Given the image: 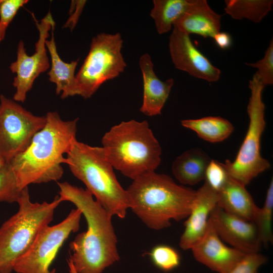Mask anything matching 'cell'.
Wrapping results in <instances>:
<instances>
[{
    "instance_id": "1",
    "label": "cell",
    "mask_w": 273,
    "mask_h": 273,
    "mask_svg": "<svg viewBox=\"0 0 273 273\" xmlns=\"http://www.w3.org/2000/svg\"><path fill=\"white\" fill-rule=\"evenodd\" d=\"M62 201L72 203L86 221L87 230L69 244L70 255L77 273H102L120 259L112 217L86 189L67 182L57 183Z\"/></svg>"
},
{
    "instance_id": "2",
    "label": "cell",
    "mask_w": 273,
    "mask_h": 273,
    "mask_svg": "<svg viewBox=\"0 0 273 273\" xmlns=\"http://www.w3.org/2000/svg\"><path fill=\"white\" fill-rule=\"evenodd\" d=\"M43 127L33 136L22 153L8 162L18 188L22 191L32 184L60 179L64 173V157L76 140L78 118L64 121L57 112L45 116Z\"/></svg>"
},
{
    "instance_id": "3",
    "label": "cell",
    "mask_w": 273,
    "mask_h": 273,
    "mask_svg": "<svg viewBox=\"0 0 273 273\" xmlns=\"http://www.w3.org/2000/svg\"><path fill=\"white\" fill-rule=\"evenodd\" d=\"M132 180L126 190L129 209L148 228L161 230L189 216L196 191L155 171Z\"/></svg>"
},
{
    "instance_id": "4",
    "label": "cell",
    "mask_w": 273,
    "mask_h": 273,
    "mask_svg": "<svg viewBox=\"0 0 273 273\" xmlns=\"http://www.w3.org/2000/svg\"><path fill=\"white\" fill-rule=\"evenodd\" d=\"M101 142L113 168L132 180L155 171L161 161V147L146 120L122 121Z\"/></svg>"
},
{
    "instance_id": "5",
    "label": "cell",
    "mask_w": 273,
    "mask_h": 273,
    "mask_svg": "<svg viewBox=\"0 0 273 273\" xmlns=\"http://www.w3.org/2000/svg\"><path fill=\"white\" fill-rule=\"evenodd\" d=\"M66 159L72 173L111 215L125 217L129 209L127 192L117 180L102 147L76 140Z\"/></svg>"
},
{
    "instance_id": "6",
    "label": "cell",
    "mask_w": 273,
    "mask_h": 273,
    "mask_svg": "<svg viewBox=\"0 0 273 273\" xmlns=\"http://www.w3.org/2000/svg\"><path fill=\"white\" fill-rule=\"evenodd\" d=\"M63 202L59 196L51 202H32L28 187L17 203L18 211L0 228V273H12L15 262L30 248L40 231L53 219Z\"/></svg>"
},
{
    "instance_id": "7",
    "label": "cell",
    "mask_w": 273,
    "mask_h": 273,
    "mask_svg": "<svg viewBox=\"0 0 273 273\" xmlns=\"http://www.w3.org/2000/svg\"><path fill=\"white\" fill-rule=\"evenodd\" d=\"M249 87L250 97L247 109L249 123L246 134L235 160H226L222 163L229 176L245 186L270 167L269 162L260 154L261 138L265 127L262 98L264 86L254 75Z\"/></svg>"
},
{
    "instance_id": "8",
    "label": "cell",
    "mask_w": 273,
    "mask_h": 273,
    "mask_svg": "<svg viewBox=\"0 0 273 273\" xmlns=\"http://www.w3.org/2000/svg\"><path fill=\"white\" fill-rule=\"evenodd\" d=\"M120 33H101L92 38L87 55L76 74L77 95L91 97L106 81L118 77L126 64Z\"/></svg>"
},
{
    "instance_id": "9",
    "label": "cell",
    "mask_w": 273,
    "mask_h": 273,
    "mask_svg": "<svg viewBox=\"0 0 273 273\" xmlns=\"http://www.w3.org/2000/svg\"><path fill=\"white\" fill-rule=\"evenodd\" d=\"M81 211L71 210L67 217L57 224L43 228L34 242L15 262L13 271L17 273H56L50 267L59 250L69 235L80 228Z\"/></svg>"
},
{
    "instance_id": "10",
    "label": "cell",
    "mask_w": 273,
    "mask_h": 273,
    "mask_svg": "<svg viewBox=\"0 0 273 273\" xmlns=\"http://www.w3.org/2000/svg\"><path fill=\"white\" fill-rule=\"evenodd\" d=\"M46 122L13 100L0 95V155L7 163L23 152Z\"/></svg>"
},
{
    "instance_id": "11",
    "label": "cell",
    "mask_w": 273,
    "mask_h": 273,
    "mask_svg": "<svg viewBox=\"0 0 273 273\" xmlns=\"http://www.w3.org/2000/svg\"><path fill=\"white\" fill-rule=\"evenodd\" d=\"M33 17L39 33L35 44V52L29 56L26 51L23 41H20L17 47L16 60L10 66L11 72L16 74L13 84L16 88L13 100L16 102L25 101L27 94L32 88L36 78L50 67L46 41L49 37L50 31L55 25V21L50 12L39 22L34 16Z\"/></svg>"
},
{
    "instance_id": "12",
    "label": "cell",
    "mask_w": 273,
    "mask_h": 273,
    "mask_svg": "<svg viewBox=\"0 0 273 273\" xmlns=\"http://www.w3.org/2000/svg\"><path fill=\"white\" fill-rule=\"evenodd\" d=\"M169 50L177 69L208 82L219 80L220 70L195 47L187 33L173 28L169 37Z\"/></svg>"
},
{
    "instance_id": "13",
    "label": "cell",
    "mask_w": 273,
    "mask_h": 273,
    "mask_svg": "<svg viewBox=\"0 0 273 273\" xmlns=\"http://www.w3.org/2000/svg\"><path fill=\"white\" fill-rule=\"evenodd\" d=\"M209 219L221 240L246 255L258 253L262 244L254 222L231 215L217 205Z\"/></svg>"
},
{
    "instance_id": "14",
    "label": "cell",
    "mask_w": 273,
    "mask_h": 273,
    "mask_svg": "<svg viewBox=\"0 0 273 273\" xmlns=\"http://www.w3.org/2000/svg\"><path fill=\"white\" fill-rule=\"evenodd\" d=\"M191 250L196 260L218 273H230L246 255L225 245L209 219L205 233Z\"/></svg>"
},
{
    "instance_id": "15",
    "label": "cell",
    "mask_w": 273,
    "mask_h": 273,
    "mask_svg": "<svg viewBox=\"0 0 273 273\" xmlns=\"http://www.w3.org/2000/svg\"><path fill=\"white\" fill-rule=\"evenodd\" d=\"M217 203V192L205 181L196 191L190 213L184 223L179 246L191 249L203 236L207 230L210 214Z\"/></svg>"
},
{
    "instance_id": "16",
    "label": "cell",
    "mask_w": 273,
    "mask_h": 273,
    "mask_svg": "<svg viewBox=\"0 0 273 273\" xmlns=\"http://www.w3.org/2000/svg\"><path fill=\"white\" fill-rule=\"evenodd\" d=\"M139 66L143 80V98L140 111L148 116L160 115L174 84L173 78L163 81L156 75L149 54L142 55Z\"/></svg>"
},
{
    "instance_id": "17",
    "label": "cell",
    "mask_w": 273,
    "mask_h": 273,
    "mask_svg": "<svg viewBox=\"0 0 273 273\" xmlns=\"http://www.w3.org/2000/svg\"><path fill=\"white\" fill-rule=\"evenodd\" d=\"M221 16L214 12L206 0H190L185 13L173 27L190 35L212 37L220 32Z\"/></svg>"
},
{
    "instance_id": "18",
    "label": "cell",
    "mask_w": 273,
    "mask_h": 273,
    "mask_svg": "<svg viewBox=\"0 0 273 273\" xmlns=\"http://www.w3.org/2000/svg\"><path fill=\"white\" fill-rule=\"evenodd\" d=\"M245 187L228 176L223 186L217 192V205L231 215L254 222L259 207Z\"/></svg>"
},
{
    "instance_id": "19",
    "label": "cell",
    "mask_w": 273,
    "mask_h": 273,
    "mask_svg": "<svg viewBox=\"0 0 273 273\" xmlns=\"http://www.w3.org/2000/svg\"><path fill=\"white\" fill-rule=\"evenodd\" d=\"M55 25L51 29V39L46 41L47 49L51 57V69L48 74L49 80L56 84L57 95L62 99L77 95L75 71L79 59L69 63L62 60L58 54L54 37Z\"/></svg>"
},
{
    "instance_id": "20",
    "label": "cell",
    "mask_w": 273,
    "mask_h": 273,
    "mask_svg": "<svg viewBox=\"0 0 273 273\" xmlns=\"http://www.w3.org/2000/svg\"><path fill=\"white\" fill-rule=\"evenodd\" d=\"M211 161L202 149H190L177 157L172 164L175 178L184 185H195L205 179V171Z\"/></svg>"
},
{
    "instance_id": "21",
    "label": "cell",
    "mask_w": 273,
    "mask_h": 273,
    "mask_svg": "<svg viewBox=\"0 0 273 273\" xmlns=\"http://www.w3.org/2000/svg\"><path fill=\"white\" fill-rule=\"evenodd\" d=\"M181 124L184 127L194 131L202 139L211 143L224 141L234 129L229 121L219 116L185 119L181 121Z\"/></svg>"
},
{
    "instance_id": "22",
    "label": "cell",
    "mask_w": 273,
    "mask_h": 273,
    "mask_svg": "<svg viewBox=\"0 0 273 273\" xmlns=\"http://www.w3.org/2000/svg\"><path fill=\"white\" fill-rule=\"evenodd\" d=\"M190 3V0H154L150 15L157 32L162 34L169 31L186 11Z\"/></svg>"
},
{
    "instance_id": "23",
    "label": "cell",
    "mask_w": 273,
    "mask_h": 273,
    "mask_svg": "<svg viewBox=\"0 0 273 273\" xmlns=\"http://www.w3.org/2000/svg\"><path fill=\"white\" fill-rule=\"evenodd\" d=\"M225 13L235 20L260 22L271 10L272 0H226Z\"/></svg>"
},
{
    "instance_id": "24",
    "label": "cell",
    "mask_w": 273,
    "mask_h": 273,
    "mask_svg": "<svg viewBox=\"0 0 273 273\" xmlns=\"http://www.w3.org/2000/svg\"><path fill=\"white\" fill-rule=\"evenodd\" d=\"M273 213V180L271 179L266 194L264 205L259 208L256 218L255 223L261 244L267 247L272 243L273 234L271 229V220Z\"/></svg>"
},
{
    "instance_id": "25",
    "label": "cell",
    "mask_w": 273,
    "mask_h": 273,
    "mask_svg": "<svg viewBox=\"0 0 273 273\" xmlns=\"http://www.w3.org/2000/svg\"><path fill=\"white\" fill-rule=\"evenodd\" d=\"M153 263L164 271H169L178 267L180 262L178 252L174 248L159 245L154 247L149 253Z\"/></svg>"
},
{
    "instance_id": "26",
    "label": "cell",
    "mask_w": 273,
    "mask_h": 273,
    "mask_svg": "<svg viewBox=\"0 0 273 273\" xmlns=\"http://www.w3.org/2000/svg\"><path fill=\"white\" fill-rule=\"evenodd\" d=\"M21 192L10 164L7 163L0 169V202H17Z\"/></svg>"
},
{
    "instance_id": "27",
    "label": "cell",
    "mask_w": 273,
    "mask_h": 273,
    "mask_svg": "<svg viewBox=\"0 0 273 273\" xmlns=\"http://www.w3.org/2000/svg\"><path fill=\"white\" fill-rule=\"evenodd\" d=\"M246 65L257 69L254 75L264 86L272 85L273 84V39H271L262 59L255 63H246Z\"/></svg>"
},
{
    "instance_id": "28",
    "label": "cell",
    "mask_w": 273,
    "mask_h": 273,
    "mask_svg": "<svg viewBox=\"0 0 273 273\" xmlns=\"http://www.w3.org/2000/svg\"><path fill=\"white\" fill-rule=\"evenodd\" d=\"M228 174L222 163L211 160L205 175V181L216 192L219 191L225 183Z\"/></svg>"
},
{
    "instance_id": "29",
    "label": "cell",
    "mask_w": 273,
    "mask_h": 273,
    "mask_svg": "<svg viewBox=\"0 0 273 273\" xmlns=\"http://www.w3.org/2000/svg\"><path fill=\"white\" fill-rule=\"evenodd\" d=\"M267 258L259 253L247 254L230 273H257L258 269L265 263Z\"/></svg>"
},
{
    "instance_id": "30",
    "label": "cell",
    "mask_w": 273,
    "mask_h": 273,
    "mask_svg": "<svg viewBox=\"0 0 273 273\" xmlns=\"http://www.w3.org/2000/svg\"><path fill=\"white\" fill-rule=\"evenodd\" d=\"M27 0H0V23L8 27L18 10Z\"/></svg>"
},
{
    "instance_id": "31",
    "label": "cell",
    "mask_w": 273,
    "mask_h": 273,
    "mask_svg": "<svg viewBox=\"0 0 273 273\" xmlns=\"http://www.w3.org/2000/svg\"><path fill=\"white\" fill-rule=\"evenodd\" d=\"M216 45L222 50L229 48L232 44V37L230 34L219 32L213 38Z\"/></svg>"
},
{
    "instance_id": "32",
    "label": "cell",
    "mask_w": 273,
    "mask_h": 273,
    "mask_svg": "<svg viewBox=\"0 0 273 273\" xmlns=\"http://www.w3.org/2000/svg\"><path fill=\"white\" fill-rule=\"evenodd\" d=\"M7 26L0 23V42L4 39Z\"/></svg>"
},
{
    "instance_id": "33",
    "label": "cell",
    "mask_w": 273,
    "mask_h": 273,
    "mask_svg": "<svg viewBox=\"0 0 273 273\" xmlns=\"http://www.w3.org/2000/svg\"><path fill=\"white\" fill-rule=\"evenodd\" d=\"M68 265L69 267V271L70 273H77L73 265L70 260V259L69 258L68 260Z\"/></svg>"
},
{
    "instance_id": "34",
    "label": "cell",
    "mask_w": 273,
    "mask_h": 273,
    "mask_svg": "<svg viewBox=\"0 0 273 273\" xmlns=\"http://www.w3.org/2000/svg\"><path fill=\"white\" fill-rule=\"evenodd\" d=\"M7 164L5 159L0 155V169L4 167Z\"/></svg>"
}]
</instances>
